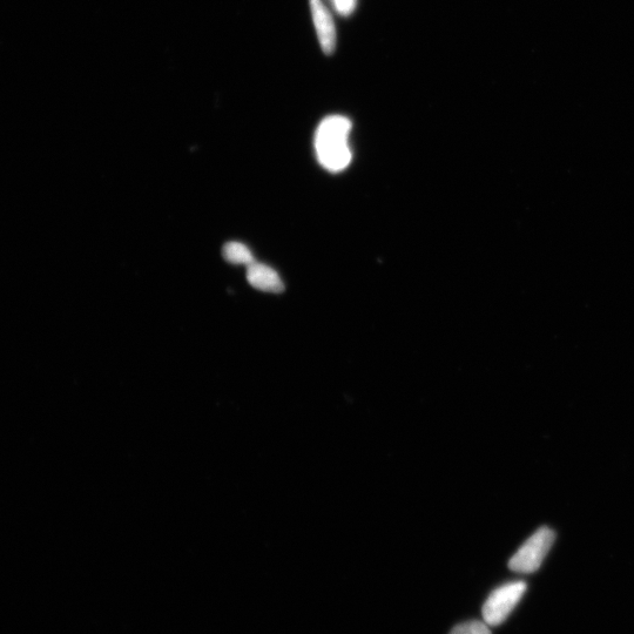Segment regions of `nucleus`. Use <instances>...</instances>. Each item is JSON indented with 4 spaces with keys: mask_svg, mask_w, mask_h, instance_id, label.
Returning a JSON list of instances; mask_svg holds the SVG:
<instances>
[{
    "mask_svg": "<svg viewBox=\"0 0 634 634\" xmlns=\"http://www.w3.org/2000/svg\"><path fill=\"white\" fill-rule=\"evenodd\" d=\"M247 280L249 285L266 293H282L285 285L280 275L273 268L254 262L247 267Z\"/></svg>",
    "mask_w": 634,
    "mask_h": 634,
    "instance_id": "obj_5",
    "label": "nucleus"
},
{
    "mask_svg": "<svg viewBox=\"0 0 634 634\" xmlns=\"http://www.w3.org/2000/svg\"><path fill=\"white\" fill-rule=\"evenodd\" d=\"M333 4L341 16L352 15L356 8V0H333Z\"/></svg>",
    "mask_w": 634,
    "mask_h": 634,
    "instance_id": "obj_8",
    "label": "nucleus"
},
{
    "mask_svg": "<svg viewBox=\"0 0 634 634\" xmlns=\"http://www.w3.org/2000/svg\"><path fill=\"white\" fill-rule=\"evenodd\" d=\"M556 535L549 528H541L526 541L510 559L509 568L518 573L536 572L555 543Z\"/></svg>",
    "mask_w": 634,
    "mask_h": 634,
    "instance_id": "obj_2",
    "label": "nucleus"
},
{
    "mask_svg": "<svg viewBox=\"0 0 634 634\" xmlns=\"http://www.w3.org/2000/svg\"><path fill=\"white\" fill-rule=\"evenodd\" d=\"M526 591L524 582L510 583L491 592L483 606L484 623L489 626H498L507 620L510 613L522 599Z\"/></svg>",
    "mask_w": 634,
    "mask_h": 634,
    "instance_id": "obj_3",
    "label": "nucleus"
},
{
    "mask_svg": "<svg viewBox=\"0 0 634 634\" xmlns=\"http://www.w3.org/2000/svg\"><path fill=\"white\" fill-rule=\"evenodd\" d=\"M222 255L227 262L233 263V265L249 266L255 262L254 256L249 248L240 242H228L224 248H222Z\"/></svg>",
    "mask_w": 634,
    "mask_h": 634,
    "instance_id": "obj_6",
    "label": "nucleus"
},
{
    "mask_svg": "<svg viewBox=\"0 0 634 634\" xmlns=\"http://www.w3.org/2000/svg\"><path fill=\"white\" fill-rule=\"evenodd\" d=\"M352 121L342 116H330L317 127L315 151L317 160L327 171L339 173L352 163L349 134Z\"/></svg>",
    "mask_w": 634,
    "mask_h": 634,
    "instance_id": "obj_1",
    "label": "nucleus"
},
{
    "mask_svg": "<svg viewBox=\"0 0 634 634\" xmlns=\"http://www.w3.org/2000/svg\"><path fill=\"white\" fill-rule=\"evenodd\" d=\"M450 634H491V631L488 624L472 620V622L457 625Z\"/></svg>",
    "mask_w": 634,
    "mask_h": 634,
    "instance_id": "obj_7",
    "label": "nucleus"
},
{
    "mask_svg": "<svg viewBox=\"0 0 634 634\" xmlns=\"http://www.w3.org/2000/svg\"><path fill=\"white\" fill-rule=\"evenodd\" d=\"M309 4L322 50L326 55H332L336 47V30L332 15L321 0H309Z\"/></svg>",
    "mask_w": 634,
    "mask_h": 634,
    "instance_id": "obj_4",
    "label": "nucleus"
}]
</instances>
